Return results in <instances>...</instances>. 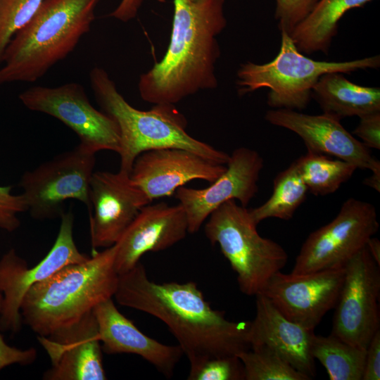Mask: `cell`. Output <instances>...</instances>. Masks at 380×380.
<instances>
[{
    "label": "cell",
    "mask_w": 380,
    "mask_h": 380,
    "mask_svg": "<svg viewBox=\"0 0 380 380\" xmlns=\"http://www.w3.org/2000/svg\"><path fill=\"white\" fill-rule=\"evenodd\" d=\"M43 1H0V66L10 41L33 18Z\"/></svg>",
    "instance_id": "83f0119b"
},
{
    "label": "cell",
    "mask_w": 380,
    "mask_h": 380,
    "mask_svg": "<svg viewBox=\"0 0 380 380\" xmlns=\"http://www.w3.org/2000/svg\"><path fill=\"white\" fill-rule=\"evenodd\" d=\"M363 184L376 191H380V169L372 171L370 176L366 177Z\"/></svg>",
    "instance_id": "8d00e7d4"
},
{
    "label": "cell",
    "mask_w": 380,
    "mask_h": 380,
    "mask_svg": "<svg viewBox=\"0 0 380 380\" xmlns=\"http://www.w3.org/2000/svg\"><path fill=\"white\" fill-rule=\"evenodd\" d=\"M56 239L46 255L31 268L14 248L9 249L0 259V328L13 333L22 327L20 307L27 291L35 284L48 278L68 265L87 260L89 257L81 253L74 241V215L70 210L61 216Z\"/></svg>",
    "instance_id": "8fae6325"
},
{
    "label": "cell",
    "mask_w": 380,
    "mask_h": 380,
    "mask_svg": "<svg viewBox=\"0 0 380 380\" xmlns=\"http://www.w3.org/2000/svg\"><path fill=\"white\" fill-rule=\"evenodd\" d=\"M120 305L164 322L190 366L214 357L238 356L251 348L250 321L234 322L211 308L194 281L156 283L140 262L119 274L114 296Z\"/></svg>",
    "instance_id": "6da1fadb"
},
{
    "label": "cell",
    "mask_w": 380,
    "mask_h": 380,
    "mask_svg": "<svg viewBox=\"0 0 380 380\" xmlns=\"http://www.w3.org/2000/svg\"><path fill=\"white\" fill-rule=\"evenodd\" d=\"M380 379V330L373 336L367 349L362 380Z\"/></svg>",
    "instance_id": "836d02e7"
},
{
    "label": "cell",
    "mask_w": 380,
    "mask_h": 380,
    "mask_svg": "<svg viewBox=\"0 0 380 380\" xmlns=\"http://www.w3.org/2000/svg\"><path fill=\"white\" fill-rule=\"evenodd\" d=\"M116 251L115 243L30 287L20 307L23 322L38 336H47L112 298L119 277L114 267Z\"/></svg>",
    "instance_id": "3957f363"
},
{
    "label": "cell",
    "mask_w": 380,
    "mask_h": 380,
    "mask_svg": "<svg viewBox=\"0 0 380 380\" xmlns=\"http://www.w3.org/2000/svg\"><path fill=\"white\" fill-rule=\"evenodd\" d=\"M353 134L368 148L380 149V111L362 115Z\"/></svg>",
    "instance_id": "1f68e13d"
},
{
    "label": "cell",
    "mask_w": 380,
    "mask_h": 380,
    "mask_svg": "<svg viewBox=\"0 0 380 380\" xmlns=\"http://www.w3.org/2000/svg\"><path fill=\"white\" fill-rule=\"evenodd\" d=\"M143 0H122L108 15L123 22L133 19L137 14Z\"/></svg>",
    "instance_id": "e575fe53"
},
{
    "label": "cell",
    "mask_w": 380,
    "mask_h": 380,
    "mask_svg": "<svg viewBox=\"0 0 380 380\" xmlns=\"http://www.w3.org/2000/svg\"><path fill=\"white\" fill-rule=\"evenodd\" d=\"M90 237L94 250L115 245L140 210L151 203L129 174L96 171L90 182Z\"/></svg>",
    "instance_id": "9a60e30c"
},
{
    "label": "cell",
    "mask_w": 380,
    "mask_h": 380,
    "mask_svg": "<svg viewBox=\"0 0 380 380\" xmlns=\"http://www.w3.org/2000/svg\"><path fill=\"white\" fill-rule=\"evenodd\" d=\"M89 80L101 110L111 117L119 128V170L130 175L139 154L162 148H183L217 164L228 163L230 155L186 132V119L175 104H155L148 110H141L127 102L104 69L94 67L90 71Z\"/></svg>",
    "instance_id": "5b68a950"
},
{
    "label": "cell",
    "mask_w": 380,
    "mask_h": 380,
    "mask_svg": "<svg viewBox=\"0 0 380 380\" xmlns=\"http://www.w3.org/2000/svg\"><path fill=\"white\" fill-rule=\"evenodd\" d=\"M224 0H174L170 42L162 60L139 77L141 99L175 104L201 90L217 86V36L225 28Z\"/></svg>",
    "instance_id": "7a4b0ae2"
},
{
    "label": "cell",
    "mask_w": 380,
    "mask_h": 380,
    "mask_svg": "<svg viewBox=\"0 0 380 380\" xmlns=\"http://www.w3.org/2000/svg\"><path fill=\"white\" fill-rule=\"evenodd\" d=\"M1 84H1V82H0V86H1Z\"/></svg>",
    "instance_id": "f35d334b"
},
{
    "label": "cell",
    "mask_w": 380,
    "mask_h": 380,
    "mask_svg": "<svg viewBox=\"0 0 380 380\" xmlns=\"http://www.w3.org/2000/svg\"><path fill=\"white\" fill-rule=\"evenodd\" d=\"M319 0H276L274 16L279 30L289 34L311 12Z\"/></svg>",
    "instance_id": "f546056e"
},
{
    "label": "cell",
    "mask_w": 380,
    "mask_h": 380,
    "mask_svg": "<svg viewBox=\"0 0 380 380\" xmlns=\"http://www.w3.org/2000/svg\"><path fill=\"white\" fill-rule=\"evenodd\" d=\"M37 340L51 362V367L43 375L44 379H106L99 327L93 310L47 336H38Z\"/></svg>",
    "instance_id": "2e32d148"
},
{
    "label": "cell",
    "mask_w": 380,
    "mask_h": 380,
    "mask_svg": "<svg viewBox=\"0 0 380 380\" xmlns=\"http://www.w3.org/2000/svg\"><path fill=\"white\" fill-rule=\"evenodd\" d=\"M225 171L205 189L179 187L175 198L184 208L188 232H197L210 215L220 205L237 200L247 207L258 191V182L264 166L255 150L240 147L229 156Z\"/></svg>",
    "instance_id": "5bb4252c"
},
{
    "label": "cell",
    "mask_w": 380,
    "mask_h": 380,
    "mask_svg": "<svg viewBox=\"0 0 380 380\" xmlns=\"http://www.w3.org/2000/svg\"><path fill=\"white\" fill-rule=\"evenodd\" d=\"M308 192V187L293 161L275 177L271 196L261 205L249 209L250 215L257 225L267 218L289 220L305 201Z\"/></svg>",
    "instance_id": "d4e9b609"
},
{
    "label": "cell",
    "mask_w": 380,
    "mask_h": 380,
    "mask_svg": "<svg viewBox=\"0 0 380 380\" xmlns=\"http://www.w3.org/2000/svg\"><path fill=\"white\" fill-rule=\"evenodd\" d=\"M380 266L367 246L345 265V277L335 306L331 334L366 350L380 330Z\"/></svg>",
    "instance_id": "7c38bea8"
},
{
    "label": "cell",
    "mask_w": 380,
    "mask_h": 380,
    "mask_svg": "<svg viewBox=\"0 0 380 380\" xmlns=\"http://www.w3.org/2000/svg\"><path fill=\"white\" fill-rule=\"evenodd\" d=\"M269 123L292 131L303 141L308 152L334 156L372 172L380 169L379 160L369 148L355 139L327 114L309 115L291 109L269 110L265 115Z\"/></svg>",
    "instance_id": "ac0fdd59"
},
{
    "label": "cell",
    "mask_w": 380,
    "mask_h": 380,
    "mask_svg": "<svg viewBox=\"0 0 380 380\" xmlns=\"http://www.w3.org/2000/svg\"><path fill=\"white\" fill-rule=\"evenodd\" d=\"M100 0H44L11 39L0 68L1 84L33 82L65 59L90 30Z\"/></svg>",
    "instance_id": "277c9868"
},
{
    "label": "cell",
    "mask_w": 380,
    "mask_h": 380,
    "mask_svg": "<svg viewBox=\"0 0 380 380\" xmlns=\"http://www.w3.org/2000/svg\"><path fill=\"white\" fill-rule=\"evenodd\" d=\"M345 266L305 274L275 273L260 293L289 320L315 330L334 308L343 286Z\"/></svg>",
    "instance_id": "4fadbf2b"
},
{
    "label": "cell",
    "mask_w": 380,
    "mask_h": 380,
    "mask_svg": "<svg viewBox=\"0 0 380 380\" xmlns=\"http://www.w3.org/2000/svg\"><path fill=\"white\" fill-rule=\"evenodd\" d=\"M372 0H319L308 16L290 33L298 50L327 54L340 19L349 10Z\"/></svg>",
    "instance_id": "603a6c76"
},
{
    "label": "cell",
    "mask_w": 380,
    "mask_h": 380,
    "mask_svg": "<svg viewBox=\"0 0 380 380\" xmlns=\"http://www.w3.org/2000/svg\"><path fill=\"white\" fill-rule=\"evenodd\" d=\"M367 250L375 262L380 266V241L377 238L371 237L366 245Z\"/></svg>",
    "instance_id": "d590c367"
},
{
    "label": "cell",
    "mask_w": 380,
    "mask_h": 380,
    "mask_svg": "<svg viewBox=\"0 0 380 380\" xmlns=\"http://www.w3.org/2000/svg\"><path fill=\"white\" fill-rule=\"evenodd\" d=\"M191 1H198V0H191Z\"/></svg>",
    "instance_id": "74e56055"
},
{
    "label": "cell",
    "mask_w": 380,
    "mask_h": 380,
    "mask_svg": "<svg viewBox=\"0 0 380 380\" xmlns=\"http://www.w3.org/2000/svg\"><path fill=\"white\" fill-rule=\"evenodd\" d=\"M1 1V0H0Z\"/></svg>",
    "instance_id": "ab89813d"
},
{
    "label": "cell",
    "mask_w": 380,
    "mask_h": 380,
    "mask_svg": "<svg viewBox=\"0 0 380 380\" xmlns=\"http://www.w3.org/2000/svg\"><path fill=\"white\" fill-rule=\"evenodd\" d=\"M187 232V217L180 203L145 205L116 243L114 267L117 273L130 270L148 252L169 248L185 238Z\"/></svg>",
    "instance_id": "d6986e66"
},
{
    "label": "cell",
    "mask_w": 380,
    "mask_h": 380,
    "mask_svg": "<svg viewBox=\"0 0 380 380\" xmlns=\"http://www.w3.org/2000/svg\"><path fill=\"white\" fill-rule=\"evenodd\" d=\"M311 353L326 369L330 380H362L366 350L330 334L314 335Z\"/></svg>",
    "instance_id": "cb8c5ba5"
},
{
    "label": "cell",
    "mask_w": 380,
    "mask_h": 380,
    "mask_svg": "<svg viewBox=\"0 0 380 380\" xmlns=\"http://www.w3.org/2000/svg\"><path fill=\"white\" fill-rule=\"evenodd\" d=\"M2 296L0 293V310ZM37 358V350L34 348L20 349L9 346L0 333V370L8 366L19 364L27 365Z\"/></svg>",
    "instance_id": "d6a6232c"
},
{
    "label": "cell",
    "mask_w": 380,
    "mask_h": 380,
    "mask_svg": "<svg viewBox=\"0 0 380 380\" xmlns=\"http://www.w3.org/2000/svg\"><path fill=\"white\" fill-rule=\"evenodd\" d=\"M11 188L0 185V229L8 232L20 226L18 215L27 211L24 197L22 194H13Z\"/></svg>",
    "instance_id": "4dcf8cb0"
},
{
    "label": "cell",
    "mask_w": 380,
    "mask_h": 380,
    "mask_svg": "<svg viewBox=\"0 0 380 380\" xmlns=\"http://www.w3.org/2000/svg\"><path fill=\"white\" fill-rule=\"evenodd\" d=\"M93 312L97 321L103 351L107 354L137 355L167 378L184 355L177 346H168L145 335L119 312L112 298L98 304Z\"/></svg>",
    "instance_id": "ffe728a7"
},
{
    "label": "cell",
    "mask_w": 380,
    "mask_h": 380,
    "mask_svg": "<svg viewBox=\"0 0 380 380\" xmlns=\"http://www.w3.org/2000/svg\"><path fill=\"white\" fill-rule=\"evenodd\" d=\"M29 110L51 115L71 129L80 144L96 153H119L120 135L118 125L108 115L95 108L84 87L77 82L58 87L35 86L19 95Z\"/></svg>",
    "instance_id": "30bf717a"
},
{
    "label": "cell",
    "mask_w": 380,
    "mask_h": 380,
    "mask_svg": "<svg viewBox=\"0 0 380 380\" xmlns=\"http://www.w3.org/2000/svg\"><path fill=\"white\" fill-rule=\"evenodd\" d=\"M256 297V313L250 321L252 345H265L276 350L296 369L312 379L316 374L311 353L314 330L288 319L262 293Z\"/></svg>",
    "instance_id": "44dd1931"
},
{
    "label": "cell",
    "mask_w": 380,
    "mask_h": 380,
    "mask_svg": "<svg viewBox=\"0 0 380 380\" xmlns=\"http://www.w3.org/2000/svg\"><path fill=\"white\" fill-rule=\"evenodd\" d=\"M245 371V380H309L296 369L276 350L265 345H252L240 353Z\"/></svg>",
    "instance_id": "4316f807"
},
{
    "label": "cell",
    "mask_w": 380,
    "mask_h": 380,
    "mask_svg": "<svg viewBox=\"0 0 380 380\" xmlns=\"http://www.w3.org/2000/svg\"><path fill=\"white\" fill-rule=\"evenodd\" d=\"M281 36L279 51L272 61L240 65L236 74L239 95L267 88L270 107L303 110L308 105L313 87L322 75L334 72L350 74L380 65L379 55L339 62L315 61L300 52L288 33L281 31Z\"/></svg>",
    "instance_id": "8992f818"
},
{
    "label": "cell",
    "mask_w": 380,
    "mask_h": 380,
    "mask_svg": "<svg viewBox=\"0 0 380 380\" xmlns=\"http://www.w3.org/2000/svg\"><path fill=\"white\" fill-rule=\"evenodd\" d=\"M256 227L249 209L230 200L210 215L204 228L208 239L220 246L236 274L240 291L255 296L289 258L281 245L261 236Z\"/></svg>",
    "instance_id": "52a82bcc"
},
{
    "label": "cell",
    "mask_w": 380,
    "mask_h": 380,
    "mask_svg": "<svg viewBox=\"0 0 380 380\" xmlns=\"http://www.w3.org/2000/svg\"><path fill=\"white\" fill-rule=\"evenodd\" d=\"M374 206L350 198L329 223L309 234L291 273L305 274L344 267L379 229Z\"/></svg>",
    "instance_id": "9c48e42d"
},
{
    "label": "cell",
    "mask_w": 380,
    "mask_h": 380,
    "mask_svg": "<svg viewBox=\"0 0 380 380\" xmlns=\"http://www.w3.org/2000/svg\"><path fill=\"white\" fill-rule=\"evenodd\" d=\"M295 163L308 191L315 196L335 192L357 169L349 162L311 152L302 156Z\"/></svg>",
    "instance_id": "484cf974"
},
{
    "label": "cell",
    "mask_w": 380,
    "mask_h": 380,
    "mask_svg": "<svg viewBox=\"0 0 380 380\" xmlns=\"http://www.w3.org/2000/svg\"><path fill=\"white\" fill-rule=\"evenodd\" d=\"M95 155L79 144L25 172L19 186L30 216L37 220L61 217L64 213L63 203L70 199L84 203L90 212L89 187Z\"/></svg>",
    "instance_id": "ba28073f"
},
{
    "label": "cell",
    "mask_w": 380,
    "mask_h": 380,
    "mask_svg": "<svg viewBox=\"0 0 380 380\" xmlns=\"http://www.w3.org/2000/svg\"><path fill=\"white\" fill-rule=\"evenodd\" d=\"M200 155L179 148H155L135 159L130 178L152 202L170 196L186 183L201 179L212 183L226 170Z\"/></svg>",
    "instance_id": "e0dca14e"
},
{
    "label": "cell",
    "mask_w": 380,
    "mask_h": 380,
    "mask_svg": "<svg viewBox=\"0 0 380 380\" xmlns=\"http://www.w3.org/2000/svg\"><path fill=\"white\" fill-rule=\"evenodd\" d=\"M323 113L339 120L380 111V88L355 84L341 72L322 75L312 91Z\"/></svg>",
    "instance_id": "7402d4cb"
},
{
    "label": "cell",
    "mask_w": 380,
    "mask_h": 380,
    "mask_svg": "<svg viewBox=\"0 0 380 380\" xmlns=\"http://www.w3.org/2000/svg\"><path fill=\"white\" fill-rule=\"evenodd\" d=\"M189 380H245L243 365L238 356L214 357L190 366Z\"/></svg>",
    "instance_id": "f1b7e54d"
}]
</instances>
